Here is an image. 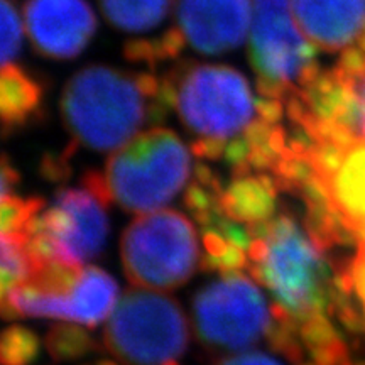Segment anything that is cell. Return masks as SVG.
Segmentation results:
<instances>
[{
    "label": "cell",
    "instance_id": "obj_7",
    "mask_svg": "<svg viewBox=\"0 0 365 365\" xmlns=\"http://www.w3.org/2000/svg\"><path fill=\"white\" fill-rule=\"evenodd\" d=\"M291 0H254L249 58L261 97L286 102L322 73L317 48L293 21Z\"/></svg>",
    "mask_w": 365,
    "mask_h": 365
},
{
    "label": "cell",
    "instance_id": "obj_10",
    "mask_svg": "<svg viewBox=\"0 0 365 365\" xmlns=\"http://www.w3.org/2000/svg\"><path fill=\"white\" fill-rule=\"evenodd\" d=\"M24 14L36 51L48 58H76L97 31L86 0H29Z\"/></svg>",
    "mask_w": 365,
    "mask_h": 365
},
{
    "label": "cell",
    "instance_id": "obj_26",
    "mask_svg": "<svg viewBox=\"0 0 365 365\" xmlns=\"http://www.w3.org/2000/svg\"><path fill=\"white\" fill-rule=\"evenodd\" d=\"M2 171H0V176H2V198L4 196L14 195V188L19 182V173L16 171V168L12 166L11 161H9L7 156H2Z\"/></svg>",
    "mask_w": 365,
    "mask_h": 365
},
{
    "label": "cell",
    "instance_id": "obj_8",
    "mask_svg": "<svg viewBox=\"0 0 365 365\" xmlns=\"http://www.w3.org/2000/svg\"><path fill=\"white\" fill-rule=\"evenodd\" d=\"M191 322L200 345L210 352H240L267 340L274 314L259 286L235 272L195 294Z\"/></svg>",
    "mask_w": 365,
    "mask_h": 365
},
{
    "label": "cell",
    "instance_id": "obj_21",
    "mask_svg": "<svg viewBox=\"0 0 365 365\" xmlns=\"http://www.w3.org/2000/svg\"><path fill=\"white\" fill-rule=\"evenodd\" d=\"M346 88V113L341 122V132L355 144H365V71L360 75H345L331 68Z\"/></svg>",
    "mask_w": 365,
    "mask_h": 365
},
{
    "label": "cell",
    "instance_id": "obj_23",
    "mask_svg": "<svg viewBox=\"0 0 365 365\" xmlns=\"http://www.w3.org/2000/svg\"><path fill=\"white\" fill-rule=\"evenodd\" d=\"M44 208V200L33 196L9 195L2 198V215H0V227L2 234H26Z\"/></svg>",
    "mask_w": 365,
    "mask_h": 365
},
{
    "label": "cell",
    "instance_id": "obj_25",
    "mask_svg": "<svg viewBox=\"0 0 365 365\" xmlns=\"http://www.w3.org/2000/svg\"><path fill=\"white\" fill-rule=\"evenodd\" d=\"M213 365H281V362L262 352H245L222 357Z\"/></svg>",
    "mask_w": 365,
    "mask_h": 365
},
{
    "label": "cell",
    "instance_id": "obj_5",
    "mask_svg": "<svg viewBox=\"0 0 365 365\" xmlns=\"http://www.w3.org/2000/svg\"><path fill=\"white\" fill-rule=\"evenodd\" d=\"M190 341L181 304L150 289H129L103 330V346L122 365H181Z\"/></svg>",
    "mask_w": 365,
    "mask_h": 365
},
{
    "label": "cell",
    "instance_id": "obj_14",
    "mask_svg": "<svg viewBox=\"0 0 365 365\" xmlns=\"http://www.w3.org/2000/svg\"><path fill=\"white\" fill-rule=\"evenodd\" d=\"M118 286L108 272L100 267L81 269L78 281L68 294V319L80 327L95 328L117 307Z\"/></svg>",
    "mask_w": 365,
    "mask_h": 365
},
{
    "label": "cell",
    "instance_id": "obj_20",
    "mask_svg": "<svg viewBox=\"0 0 365 365\" xmlns=\"http://www.w3.org/2000/svg\"><path fill=\"white\" fill-rule=\"evenodd\" d=\"M200 266L205 271L220 272L222 276L240 272L244 267H249V250L213 232H203V255Z\"/></svg>",
    "mask_w": 365,
    "mask_h": 365
},
{
    "label": "cell",
    "instance_id": "obj_16",
    "mask_svg": "<svg viewBox=\"0 0 365 365\" xmlns=\"http://www.w3.org/2000/svg\"><path fill=\"white\" fill-rule=\"evenodd\" d=\"M105 17L117 29L144 33L161 24L170 0H100Z\"/></svg>",
    "mask_w": 365,
    "mask_h": 365
},
{
    "label": "cell",
    "instance_id": "obj_2",
    "mask_svg": "<svg viewBox=\"0 0 365 365\" xmlns=\"http://www.w3.org/2000/svg\"><path fill=\"white\" fill-rule=\"evenodd\" d=\"M168 110L161 78L100 65L75 73L61 97L73 144L93 150L122 148L148 122L163 120Z\"/></svg>",
    "mask_w": 365,
    "mask_h": 365
},
{
    "label": "cell",
    "instance_id": "obj_22",
    "mask_svg": "<svg viewBox=\"0 0 365 365\" xmlns=\"http://www.w3.org/2000/svg\"><path fill=\"white\" fill-rule=\"evenodd\" d=\"M41 354V339L36 331L22 325H11L0 336V364L31 365Z\"/></svg>",
    "mask_w": 365,
    "mask_h": 365
},
{
    "label": "cell",
    "instance_id": "obj_18",
    "mask_svg": "<svg viewBox=\"0 0 365 365\" xmlns=\"http://www.w3.org/2000/svg\"><path fill=\"white\" fill-rule=\"evenodd\" d=\"M186 39L178 27H171L156 39L129 41L124 46V56L127 61L135 65L149 66L156 70L161 63L176 59L185 49Z\"/></svg>",
    "mask_w": 365,
    "mask_h": 365
},
{
    "label": "cell",
    "instance_id": "obj_17",
    "mask_svg": "<svg viewBox=\"0 0 365 365\" xmlns=\"http://www.w3.org/2000/svg\"><path fill=\"white\" fill-rule=\"evenodd\" d=\"M41 264L26 234H2V294L27 284Z\"/></svg>",
    "mask_w": 365,
    "mask_h": 365
},
{
    "label": "cell",
    "instance_id": "obj_6",
    "mask_svg": "<svg viewBox=\"0 0 365 365\" xmlns=\"http://www.w3.org/2000/svg\"><path fill=\"white\" fill-rule=\"evenodd\" d=\"M120 259L132 284L159 293L186 284L202 264L193 223L176 210L132 220L120 239Z\"/></svg>",
    "mask_w": 365,
    "mask_h": 365
},
{
    "label": "cell",
    "instance_id": "obj_24",
    "mask_svg": "<svg viewBox=\"0 0 365 365\" xmlns=\"http://www.w3.org/2000/svg\"><path fill=\"white\" fill-rule=\"evenodd\" d=\"M2 66L12 65L22 46V26L11 0H2Z\"/></svg>",
    "mask_w": 365,
    "mask_h": 365
},
{
    "label": "cell",
    "instance_id": "obj_3",
    "mask_svg": "<svg viewBox=\"0 0 365 365\" xmlns=\"http://www.w3.org/2000/svg\"><path fill=\"white\" fill-rule=\"evenodd\" d=\"M163 100L196 139L230 143L254 124L252 91L240 71L182 61L161 78Z\"/></svg>",
    "mask_w": 365,
    "mask_h": 365
},
{
    "label": "cell",
    "instance_id": "obj_15",
    "mask_svg": "<svg viewBox=\"0 0 365 365\" xmlns=\"http://www.w3.org/2000/svg\"><path fill=\"white\" fill-rule=\"evenodd\" d=\"M43 85L17 65L2 66L0 76V118L4 135L22 129L39 115Z\"/></svg>",
    "mask_w": 365,
    "mask_h": 365
},
{
    "label": "cell",
    "instance_id": "obj_19",
    "mask_svg": "<svg viewBox=\"0 0 365 365\" xmlns=\"http://www.w3.org/2000/svg\"><path fill=\"white\" fill-rule=\"evenodd\" d=\"M46 349L56 362H73L97 352L98 344L80 325H54L46 335Z\"/></svg>",
    "mask_w": 365,
    "mask_h": 365
},
{
    "label": "cell",
    "instance_id": "obj_1",
    "mask_svg": "<svg viewBox=\"0 0 365 365\" xmlns=\"http://www.w3.org/2000/svg\"><path fill=\"white\" fill-rule=\"evenodd\" d=\"M249 272L274 298L272 307L294 322L328 314L346 293L340 289L335 262L293 213L281 212L250 232ZM352 296V294H350Z\"/></svg>",
    "mask_w": 365,
    "mask_h": 365
},
{
    "label": "cell",
    "instance_id": "obj_11",
    "mask_svg": "<svg viewBox=\"0 0 365 365\" xmlns=\"http://www.w3.org/2000/svg\"><path fill=\"white\" fill-rule=\"evenodd\" d=\"M178 29L205 54L237 49L250 27V0H178Z\"/></svg>",
    "mask_w": 365,
    "mask_h": 365
},
{
    "label": "cell",
    "instance_id": "obj_27",
    "mask_svg": "<svg viewBox=\"0 0 365 365\" xmlns=\"http://www.w3.org/2000/svg\"><path fill=\"white\" fill-rule=\"evenodd\" d=\"M298 365H317V364H313V362H301Z\"/></svg>",
    "mask_w": 365,
    "mask_h": 365
},
{
    "label": "cell",
    "instance_id": "obj_12",
    "mask_svg": "<svg viewBox=\"0 0 365 365\" xmlns=\"http://www.w3.org/2000/svg\"><path fill=\"white\" fill-rule=\"evenodd\" d=\"M296 24L314 46L335 53L365 33V0H291Z\"/></svg>",
    "mask_w": 365,
    "mask_h": 365
},
{
    "label": "cell",
    "instance_id": "obj_13",
    "mask_svg": "<svg viewBox=\"0 0 365 365\" xmlns=\"http://www.w3.org/2000/svg\"><path fill=\"white\" fill-rule=\"evenodd\" d=\"M277 193L279 190L271 175L234 176L222 191L220 208L228 218L252 232L277 215Z\"/></svg>",
    "mask_w": 365,
    "mask_h": 365
},
{
    "label": "cell",
    "instance_id": "obj_4",
    "mask_svg": "<svg viewBox=\"0 0 365 365\" xmlns=\"http://www.w3.org/2000/svg\"><path fill=\"white\" fill-rule=\"evenodd\" d=\"M103 176L112 202L130 213L154 212L190 180L191 156L175 132L156 127L113 153Z\"/></svg>",
    "mask_w": 365,
    "mask_h": 365
},
{
    "label": "cell",
    "instance_id": "obj_9",
    "mask_svg": "<svg viewBox=\"0 0 365 365\" xmlns=\"http://www.w3.org/2000/svg\"><path fill=\"white\" fill-rule=\"evenodd\" d=\"M107 207L85 186L58 191L51 207L41 212L26 232L38 261L81 269L98 257L108 235Z\"/></svg>",
    "mask_w": 365,
    "mask_h": 365
}]
</instances>
